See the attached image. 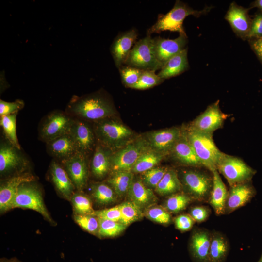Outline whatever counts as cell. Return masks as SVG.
Segmentation results:
<instances>
[{
    "label": "cell",
    "mask_w": 262,
    "mask_h": 262,
    "mask_svg": "<svg viewBox=\"0 0 262 262\" xmlns=\"http://www.w3.org/2000/svg\"><path fill=\"white\" fill-rule=\"evenodd\" d=\"M33 182H25L20 185L12 209L21 208L34 210L51 225H55V222L51 217L44 202L40 189Z\"/></svg>",
    "instance_id": "8992f818"
},
{
    "label": "cell",
    "mask_w": 262,
    "mask_h": 262,
    "mask_svg": "<svg viewBox=\"0 0 262 262\" xmlns=\"http://www.w3.org/2000/svg\"><path fill=\"white\" fill-rule=\"evenodd\" d=\"M217 170L225 178L230 187L250 182L256 172L241 159L225 153Z\"/></svg>",
    "instance_id": "ba28073f"
},
{
    "label": "cell",
    "mask_w": 262,
    "mask_h": 262,
    "mask_svg": "<svg viewBox=\"0 0 262 262\" xmlns=\"http://www.w3.org/2000/svg\"><path fill=\"white\" fill-rule=\"evenodd\" d=\"M187 43L186 34H180L174 39L159 36L153 38V49L157 59L164 66L170 58L187 48Z\"/></svg>",
    "instance_id": "2e32d148"
},
{
    "label": "cell",
    "mask_w": 262,
    "mask_h": 262,
    "mask_svg": "<svg viewBox=\"0 0 262 262\" xmlns=\"http://www.w3.org/2000/svg\"><path fill=\"white\" fill-rule=\"evenodd\" d=\"M99 219L98 236L100 237H112L118 235L126 229V226L119 222Z\"/></svg>",
    "instance_id": "74e56055"
},
{
    "label": "cell",
    "mask_w": 262,
    "mask_h": 262,
    "mask_svg": "<svg viewBox=\"0 0 262 262\" xmlns=\"http://www.w3.org/2000/svg\"><path fill=\"white\" fill-rule=\"evenodd\" d=\"M74 118L66 112L55 111L47 115L40 123L39 135L47 143L69 131Z\"/></svg>",
    "instance_id": "8fae6325"
},
{
    "label": "cell",
    "mask_w": 262,
    "mask_h": 262,
    "mask_svg": "<svg viewBox=\"0 0 262 262\" xmlns=\"http://www.w3.org/2000/svg\"><path fill=\"white\" fill-rule=\"evenodd\" d=\"M134 177L131 171H115L107 180V183L117 196L122 197L127 195Z\"/></svg>",
    "instance_id": "f546056e"
},
{
    "label": "cell",
    "mask_w": 262,
    "mask_h": 262,
    "mask_svg": "<svg viewBox=\"0 0 262 262\" xmlns=\"http://www.w3.org/2000/svg\"><path fill=\"white\" fill-rule=\"evenodd\" d=\"M257 262H262V254L261 255L260 258L259 259V261Z\"/></svg>",
    "instance_id": "f5cc1de1"
},
{
    "label": "cell",
    "mask_w": 262,
    "mask_h": 262,
    "mask_svg": "<svg viewBox=\"0 0 262 262\" xmlns=\"http://www.w3.org/2000/svg\"><path fill=\"white\" fill-rule=\"evenodd\" d=\"M98 218L119 222L121 219V212L119 205L110 208L95 211L93 214Z\"/></svg>",
    "instance_id": "ee69618b"
},
{
    "label": "cell",
    "mask_w": 262,
    "mask_h": 262,
    "mask_svg": "<svg viewBox=\"0 0 262 262\" xmlns=\"http://www.w3.org/2000/svg\"><path fill=\"white\" fill-rule=\"evenodd\" d=\"M168 169L166 167H154L142 173L141 179L146 186L155 189Z\"/></svg>",
    "instance_id": "ab89813d"
},
{
    "label": "cell",
    "mask_w": 262,
    "mask_h": 262,
    "mask_svg": "<svg viewBox=\"0 0 262 262\" xmlns=\"http://www.w3.org/2000/svg\"><path fill=\"white\" fill-rule=\"evenodd\" d=\"M0 262H23L16 257H13L10 259L2 258L0 259Z\"/></svg>",
    "instance_id": "816d5d0a"
},
{
    "label": "cell",
    "mask_w": 262,
    "mask_h": 262,
    "mask_svg": "<svg viewBox=\"0 0 262 262\" xmlns=\"http://www.w3.org/2000/svg\"><path fill=\"white\" fill-rule=\"evenodd\" d=\"M75 222L83 229L94 235L98 236L99 219L94 214L73 215Z\"/></svg>",
    "instance_id": "f35d334b"
},
{
    "label": "cell",
    "mask_w": 262,
    "mask_h": 262,
    "mask_svg": "<svg viewBox=\"0 0 262 262\" xmlns=\"http://www.w3.org/2000/svg\"><path fill=\"white\" fill-rule=\"evenodd\" d=\"M19 149L7 140L0 145V174L1 180L26 172L28 161Z\"/></svg>",
    "instance_id": "9c48e42d"
},
{
    "label": "cell",
    "mask_w": 262,
    "mask_h": 262,
    "mask_svg": "<svg viewBox=\"0 0 262 262\" xmlns=\"http://www.w3.org/2000/svg\"><path fill=\"white\" fill-rule=\"evenodd\" d=\"M256 193V190L251 181L231 186L228 191L225 214H230L245 205Z\"/></svg>",
    "instance_id": "d6986e66"
},
{
    "label": "cell",
    "mask_w": 262,
    "mask_h": 262,
    "mask_svg": "<svg viewBox=\"0 0 262 262\" xmlns=\"http://www.w3.org/2000/svg\"><path fill=\"white\" fill-rule=\"evenodd\" d=\"M164 155L150 147L140 156L131 171L133 173H142L148 171L155 167Z\"/></svg>",
    "instance_id": "1f68e13d"
},
{
    "label": "cell",
    "mask_w": 262,
    "mask_h": 262,
    "mask_svg": "<svg viewBox=\"0 0 262 262\" xmlns=\"http://www.w3.org/2000/svg\"><path fill=\"white\" fill-rule=\"evenodd\" d=\"M187 48L170 58L157 74L163 80L179 75L189 69Z\"/></svg>",
    "instance_id": "83f0119b"
},
{
    "label": "cell",
    "mask_w": 262,
    "mask_h": 262,
    "mask_svg": "<svg viewBox=\"0 0 262 262\" xmlns=\"http://www.w3.org/2000/svg\"><path fill=\"white\" fill-rule=\"evenodd\" d=\"M256 8L260 12H262V0H256L253 1L250 5V9Z\"/></svg>",
    "instance_id": "f907efd6"
},
{
    "label": "cell",
    "mask_w": 262,
    "mask_h": 262,
    "mask_svg": "<svg viewBox=\"0 0 262 262\" xmlns=\"http://www.w3.org/2000/svg\"><path fill=\"white\" fill-rule=\"evenodd\" d=\"M179 179L184 193L193 200L208 202L213 187V176L201 170L184 169L180 171Z\"/></svg>",
    "instance_id": "277c9868"
},
{
    "label": "cell",
    "mask_w": 262,
    "mask_h": 262,
    "mask_svg": "<svg viewBox=\"0 0 262 262\" xmlns=\"http://www.w3.org/2000/svg\"><path fill=\"white\" fill-rule=\"evenodd\" d=\"M147 139L139 138L129 143L111 156V170L113 171H131L140 156L149 147Z\"/></svg>",
    "instance_id": "30bf717a"
},
{
    "label": "cell",
    "mask_w": 262,
    "mask_h": 262,
    "mask_svg": "<svg viewBox=\"0 0 262 262\" xmlns=\"http://www.w3.org/2000/svg\"><path fill=\"white\" fill-rule=\"evenodd\" d=\"M111 154L108 148L98 145L90 163V169L94 176L99 179L104 178L111 170Z\"/></svg>",
    "instance_id": "4316f807"
},
{
    "label": "cell",
    "mask_w": 262,
    "mask_h": 262,
    "mask_svg": "<svg viewBox=\"0 0 262 262\" xmlns=\"http://www.w3.org/2000/svg\"><path fill=\"white\" fill-rule=\"evenodd\" d=\"M142 70L161 69L163 65L158 61L153 49V38L147 35L135 43L130 51L125 64Z\"/></svg>",
    "instance_id": "52a82bcc"
},
{
    "label": "cell",
    "mask_w": 262,
    "mask_h": 262,
    "mask_svg": "<svg viewBox=\"0 0 262 262\" xmlns=\"http://www.w3.org/2000/svg\"><path fill=\"white\" fill-rule=\"evenodd\" d=\"M195 221L189 214H183L177 216L174 219L176 228L181 232L190 230Z\"/></svg>",
    "instance_id": "7dc6e473"
},
{
    "label": "cell",
    "mask_w": 262,
    "mask_h": 262,
    "mask_svg": "<svg viewBox=\"0 0 262 262\" xmlns=\"http://www.w3.org/2000/svg\"><path fill=\"white\" fill-rule=\"evenodd\" d=\"M250 9L232 2L224 17L235 34L243 40H247L251 27L252 18L249 15Z\"/></svg>",
    "instance_id": "9a60e30c"
},
{
    "label": "cell",
    "mask_w": 262,
    "mask_h": 262,
    "mask_svg": "<svg viewBox=\"0 0 262 262\" xmlns=\"http://www.w3.org/2000/svg\"><path fill=\"white\" fill-rule=\"evenodd\" d=\"M123 84L131 88L139 81L143 70L128 66H122L119 68Z\"/></svg>",
    "instance_id": "b9f144b4"
},
{
    "label": "cell",
    "mask_w": 262,
    "mask_h": 262,
    "mask_svg": "<svg viewBox=\"0 0 262 262\" xmlns=\"http://www.w3.org/2000/svg\"><path fill=\"white\" fill-rule=\"evenodd\" d=\"M181 132L178 127L153 131L147 134V140L152 148L165 155L170 153Z\"/></svg>",
    "instance_id": "e0dca14e"
},
{
    "label": "cell",
    "mask_w": 262,
    "mask_h": 262,
    "mask_svg": "<svg viewBox=\"0 0 262 262\" xmlns=\"http://www.w3.org/2000/svg\"><path fill=\"white\" fill-rule=\"evenodd\" d=\"M182 190L178 174L173 169H168L155 188V192L162 196H170L180 192Z\"/></svg>",
    "instance_id": "4dcf8cb0"
},
{
    "label": "cell",
    "mask_w": 262,
    "mask_h": 262,
    "mask_svg": "<svg viewBox=\"0 0 262 262\" xmlns=\"http://www.w3.org/2000/svg\"><path fill=\"white\" fill-rule=\"evenodd\" d=\"M169 153L182 164L197 167L203 166L188 140L185 129H182L180 136Z\"/></svg>",
    "instance_id": "7402d4cb"
},
{
    "label": "cell",
    "mask_w": 262,
    "mask_h": 262,
    "mask_svg": "<svg viewBox=\"0 0 262 262\" xmlns=\"http://www.w3.org/2000/svg\"><path fill=\"white\" fill-rule=\"evenodd\" d=\"M73 214H93L95 212L90 198L82 191H77L72 196L70 201Z\"/></svg>",
    "instance_id": "836d02e7"
},
{
    "label": "cell",
    "mask_w": 262,
    "mask_h": 262,
    "mask_svg": "<svg viewBox=\"0 0 262 262\" xmlns=\"http://www.w3.org/2000/svg\"><path fill=\"white\" fill-rule=\"evenodd\" d=\"M49 154L61 163L78 152L73 139L69 131L47 143Z\"/></svg>",
    "instance_id": "d4e9b609"
},
{
    "label": "cell",
    "mask_w": 262,
    "mask_h": 262,
    "mask_svg": "<svg viewBox=\"0 0 262 262\" xmlns=\"http://www.w3.org/2000/svg\"><path fill=\"white\" fill-rule=\"evenodd\" d=\"M138 36L134 29L120 33L115 39L111 49L115 65L118 68L125 64L131 47Z\"/></svg>",
    "instance_id": "ffe728a7"
},
{
    "label": "cell",
    "mask_w": 262,
    "mask_h": 262,
    "mask_svg": "<svg viewBox=\"0 0 262 262\" xmlns=\"http://www.w3.org/2000/svg\"><path fill=\"white\" fill-rule=\"evenodd\" d=\"M69 133L75 142L78 152L87 157L95 144V135L90 126L84 120L74 119Z\"/></svg>",
    "instance_id": "ac0fdd59"
},
{
    "label": "cell",
    "mask_w": 262,
    "mask_h": 262,
    "mask_svg": "<svg viewBox=\"0 0 262 262\" xmlns=\"http://www.w3.org/2000/svg\"><path fill=\"white\" fill-rule=\"evenodd\" d=\"M66 112L74 119L95 121L111 117L115 114L112 103L99 93L73 96Z\"/></svg>",
    "instance_id": "6da1fadb"
},
{
    "label": "cell",
    "mask_w": 262,
    "mask_h": 262,
    "mask_svg": "<svg viewBox=\"0 0 262 262\" xmlns=\"http://www.w3.org/2000/svg\"><path fill=\"white\" fill-rule=\"evenodd\" d=\"M211 172L213 184L208 202L215 214L220 215L225 214L228 191L217 170L214 169Z\"/></svg>",
    "instance_id": "484cf974"
},
{
    "label": "cell",
    "mask_w": 262,
    "mask_h": 262,
    "mask_svg": "<svg viewBox=\"0 0 262 262\" xmlns=\"http://www.w3.org/2000/svg\"><path fill=\"white\" fill-rule=\"evenodd\" d=\"M110 117L96 121L94 131L100 145L108 148L124 145L133 136L132 131L122 123Z\"/></svg>",
    "instance_id": "5b68a950"
},
{
    "label": "cell",
    "mask_w": 262,
    "mask_h": 262,
    "mask_svg": "<svg viewBox=\"0 0 262 262\" xmlns=\"http://www.w3.org/2000/svg\"><path fill=\"white\" fill-rule=\"evenodd\" d=\"M36 178L29 172H24L2 179L0 185V211L3 213L12 209V205L20 185L34 181Z\"/></svg>",
    "instance_id": "4fadbf2b"
},
{
    "label": "cell",
    "mask_w": 262,
    "mask_h": 262,
    "mask_svg": "<svg viewBox=\"0 0 262 262\" xmlns=\"http://www.w3.org/2000/svg\"><path fill=\"white\" fill-rule=\"evenodd\" d=\"M226 116L221 111L217 100L209 105L187 127L199 132L213 134L222 127Z\"/></svg>",
    "instance_id": "7c38bea8"
},
{
    "label": "cell",
    "mask_w": 262,
    "mask_h": 262,
    "mask_svg": "<svg viewBox=\"0 0 262 262\" xmlns=\"http://www.w3.org/2000/svg\"><path fill=\"white\" fill-rule=\"evenodd\" d=\"M210 9L207 7L201 10H196L180 0H176L173 7L168 13L159 15L156 22L148 29L147 35L165 31L186 34L183 26L186 17L191 15L198 17L208 13Z\"/></svg>",
    "instance_id": "7a4b0ae2"
},
{
    "label": "cell",
    "mask_w": 262,
    "mask_h": 262,
    "mask_svg": "<svg viewBox=\"0 0 262 262\" xmlns=\"http://www.w3.org/2000/svg\"><path fill=\"white\" fill-rule=\"evenodd\" d=\"M24 106V103L21 100L17 99L13 102H7L0 99V116L17 113Z\"/></svg>",
    "instance_id": "f6af8a7d"
},
{
    "label": "cell",
    "mask_w": 262,
    "mask_h": 262,
    "mask_svg": "<svg viewBox=\"0 0 262 262\" xmlns=\"http://www.w3.org/2000/svg\"><path fill=\"white\" fill-rule=\"evenodd\" d=\"M164 80L161 78L154 71L143 70L139 81L131 88L144 90L153 87L161 83Z\"/></svg>",
    "instance_id": "60d3db41"
},
{
    "label": "cell",
    "mask_w": 262,
    "mask_h": 262,
    "mask_svg": "<svg viewBox=\"0 0 262 262\" xmlns=\"http://www.w3.org/2000/svg\"><path fill=\"white\" fill-rule=\"evenodd\" d=\"M211 213L210 209L207 206H195L191 208L189 215L195 222L201 223L205 221Z\"/></svg>",
    "instance_id": "c3c4849f"
},
{
    "label": "cell",
    "mask_w": 262,
    "mask_h": 262,
    "mask_svg": "<svg viewBox=\"0 0 262 262\" xmlns=\"http://www.w3.org/2000/svg\"><path fill=\"white\" fill-rule=\"evenodd\" d=\"M211 232L206 229H195L191 235L189 250L195 262H209Z\"/></svg>",
    "instance_id": "44dd1931"
},
{
    "label": "cell",
    "mask_w": 262,
    "mask_h": 262,
    "mask_svg": "<svg viewBox=\"0 0 262 262\" xmlns=\"http://www.w3.org/2000/svg\"><path fill=\"white\" fill-rule=\"evenodd\" d=\"M127 196L131 201L144 212L154 206L158 201L152 189L146 186L141 179L134 177Z\"/></svg>",
    "instance_id": "cb8c5ba5"
},
{
    "label": "cell",
    "mask_w": 262,
    "mask_h": 262,
    "mask_svg": "<svg viewBox=\"0 0 262 262\" xmlns=\"http://www.w3.org/2000/svg\"><path fill=\"white\" fill-rule=\"evenodd\" d=\"M229 250V244L226 237L221 233H211L209 250V262H223L226 259Z\"/></svg>",
    "instance_id": "f1b7e54d"
},
{
    "label": "cell",
    "mask_w": 262,
    "mask_h": 262,
    "mask_svg": "<svg viewBox=\"0 0 262 262\" xmlns=\"http://www.w3.org/2000/svg\"><path fill=\"white\" fill-rule=\"evenodd\" d=\"M91 195L94 200L100 205H106L115 202L117 196L108 184L101 182L92 184Z\"/></svg>",
    "instance_id": "d6a6232c"
},
{
    "label": "cell",
    "mask_w": 262,
    "mask_h": 262,
    "mask_svg": "<svg viewBox=\"0 0 262 262\" xmlns=\"http://www.w3.org/2000/svg\"><path fill=\"white\" fill-rule=\"evenodd\" d=\"M187 137L203 166L211 171L217 169L224 155L215 145L213 134L199 132L187 127Z\"/></svg>",
    "instance_id": "3957f363"
},
{
    "label": "cell",
    "mask_w": 262,
    "mask_h": 262,
    "mask_svg": "<svg viewBox=\"0 0 262 262\" xmlns=\"http://www.w3.org/2000/svg\"><path fill=\"white\" fill-rule=\"evenodd\" d=\"M49 173L57 193L70 201L75 188L63 165L58 161L53 160L49 166Z\"/></svg>",
    "instance_id": "603a6c76"
},
{
    "label": "cell",
    "mask_w": 262,
    "mask_h": 262,
    "mask_svg": "<svg viewBox=\"0 0 262 262\" xmlns=\"http://www.w3.org/2000/svg\"><path fill=\"white\" fill-rule=\"evenodd\" d=\"M17 113L0 116V124L7 140L12 146L21 150L16 132Z\"/></svg>",
    "instance_id": "e575fe53"
},
{
    "label": "cell",
    "mask_w": 262,
    "mask_h": 262,
    "mask_svg": "<svg viewBox=\"0 0 262 262\" xmlns=\"http://www.w3.org/2000/svg\"><path fill=\"white\" fill-rule=\"evenodd\" d=\"M77 191H82L88 179L86 157L77 152L69 159L61 162Z\"/></svg>",
    "instance_id": "5bb4252c"
},
{
    "label": "cell",
    "mask_w": 262,
    "mask_h": 262,
    "mask_svg": "<svg viewBox=\"0 0 262 262\" xmlns=\"http://www.w3.org/2000/svg\"><path fill=\"white\" fill-rule=\"evenodd\" d=\"M262 37V12L256 13L252 18L247 40Z\"/></svg>",
    "instance_id": "bcb514c9"
},
{
    "label": "cell",
    "mask_w": 262,
    "mask_h": 262,
    "mask_svg": "<svg viewBox=\"0 0 262 262\" xmlns=\"http://www.w3.org/2000/svg\"><path fill=\"white\" fill-rule=\"evenodd\" d=\"M121 212L120 222L126 227L130 224L142 219L144 213L133 202L129 201L119 204Z\"/></svg>",
    "instance_id": "d590c367"
},
{
    "label": "cell",
    "mask_w": 262,
    "mask_h": 262,
    "mask_svg": "<svg viewBox=\"0 0 262 262\" xmlns=\"http://www.w3.org/2000/svg\"><path fill=\"white\" fill-rule=\"evenodd\" d=\"M248 41L252 50L262 65V37Z\"/></svg>",
    "instance_id": "681fc988"
},
{
    "label": "cell",
    "mask_w": 262,
    "mask_h": 262,
    "mask_svg": "<svg viewBox=\"0 0 262 262\" xmlns=\"http://www.w3.org/2000/svg\"><path fill=\"white\" fill-rule=\"evenodd\" d=\"M144 215L149 219L162 224H168L171 221V216L164 207L153 206L147 209Z\"/></svg>",
    "instance_id": "7bdbcfd3"
},
{
    "label": "cell",
    "mask_w": 262,
    "mask_h": 262,
    "mask_svg": "<svg viewBox=\"0 0 262 262\" xmlns=\"http://www.w3.org/2000/svg\"><path fill=\"white\" fill-rule=\"evenodd\" d=\"M192 201L185 193L179 192L169 196L165 201L164 208L170 213H178L185 210Z\"/></svg>",
    "instance_id": "8d00e7d4"
}]
</instances>
